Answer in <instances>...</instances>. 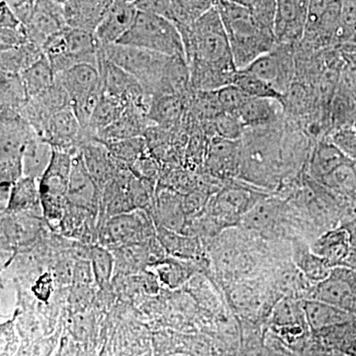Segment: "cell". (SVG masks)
Here are the masks:
<instances>
[{"label":"cell","mask_w":356,"mask_h":356,"mask_svg":"<svg viewBox=\"0 0 356 356\" xmlns=\"http://www.w3.org/2000/svg\"><path fill=\"white\" fill-rule=\"evenodd\" d=\"M177 27L184 40L192 91H215L235 83L238 70L217 7L191 24Z\"/></svg>","instance_id":"obj_1"},{"label":"cell","mask_w":356,"mask_h":356,"mask_svg":"<svg viewBox=\"0 0 356 356\" xmlns=\"http://www.w3.org/2000/svg\"><path fill=\"white\" fill-rule=\"evenodd\" d=\"M309 19V0H277L273 31L277 44L298 46Z\"/></svg>","instance_id":"obj_12"},{"label":"cell","mask_w":356,"mask_h":356,"mask_svg":"<svg viewBox=\"0 0 356 356\" xmlns=\"http://www.w3.org/2000/svg\"><path fill=\"white\" fill-rule=\"evenodd\" d=\"M312 299L324 302L356 317V270L350 266L334 267L318 283Z\"/></svg>","instance_id":"obj_11"},{"label":"cell","mask_w":356,"mask_h":356,"mask_svg":"<svg viewBox=\"0 0 356 356\" xmlns=\"http://www.w3.org/2000/svg\"><path fill=\"white\" fill-rule=\"evenodd\" d=\"M281 123L267 127L245 128L241 139L240 170L252 184H276L282 165Z\"/></svg>","instance_id":"obj_3"},{"label":"cell","mask_w":356,"mask_h":356,"mask_svg":"<svg viewBox=\"0 0 356 356\" xmlns=\"http://www.w3.org/2000/svg\"><path fill=\"white\" fill-rule=\"evenodd\" d=\"M54 147L38 134H33L22 154L23 177L40 180L50 165Z\"/></svg>","instance_id":"obj_29"},{"label":"cell","mask_w":356,"mask_h":356,"mask_svg":"<svg viewBox=\"0 0 356 356\" xmlns=\"http://www.w3.org/2000/svg\"><path fill=\"white\" fill-rule=\"evenodd\" d=\"M91 271L96 282L102 288H107L115 273V257L107 248L103 245H93L89 252Z\"/></svg>","instance_id":"obj_40"},{"label":"cell","mask_w":356,"mask_h":356,"mask_svg":"<svg viewBox=\"0 0 356 356\" xmlns=\"http://www.w3.org/2000/svg\"><path fill=\"white\" fill-rule=\"evenodd\" d=\"M30 98L39 95L56 83V74L46 56L20 74Z\"/></svg>","instance_id":"obj_36"},{"label":"cell","mask_w":356,"mask_h":356,"mask_svg":"<svg viewBox=\"0 0 356 356\" xmlns=\"http://www.w3.org/2000/svg\"><path fill=\"white\" fill-rule=\"evenodd\" d=\"M0 116L20 115L30 97L20 74L0 72Z\"/></svg>","instance_id":"obj_30"},{"label":"cell","mask_w":356,"mask_h":356,"mask_svg":"<svg viewBox=\"0 0 356 356\" xmlns=\"http://www.w3.org/2000/svg\"><path fill=\"white\" fill-rule=\"evenodd\" d=\"M241 161V140H231L216 137L211 140L207 165L217 175L238 172Z\"/></svg>","instance_id":"obj_28"},{"label":"cell","mask_w":356,"mask_h":356,"mask_svg":"<svg viewBox=\"0 0 356 356\" xmlns=\"http://www.w3.org/2000/svg\"><path fill=\"white\" fill-rule=\"evenodd\" d=\"M100 46L95 33L67 27L51 37L42 50L58 74L76 65L89 64L98 67Z\"/></svg>","instance_id":"obj_5"},{"label":"cell","mask_w":356,"mask_h":356,"mask_svg":"<svg viewBox=\"0 0 356 356\" xmlns=\"http://www.w3.org/2000/svg\"><path fill=\"white\" fill-rule=\"evenodd\" d=\"M125 108V105L102 92V97L89 120L88 127L84 129V131L95 139L98 133L118 120Z\"/></svg>","instance_id":"obj_37"},{"label":"cell","mask_w":356,"mask_h":356,"mask_svg":"<svg viewBox=\"0 0 356 356\" xmlns=\"http://www.w3.org/2000/svg\"><path fill=\"white\" fill-rule=\"evenodd\" d=\"M294 46L277 44L275 48L252 63L245 70L264 79L278 92L286 95L295 76Z\"/></svg>","instance_id":"obj_10"},{"label":"cell","mask_w":356,"mask_h":356,"mask_svg":"<svg viewBox=\"0 0 356 356\" xmlns=\"http://www.w3.org/2000/svg\"><path fill=\"white\" fill-rule=\"evenodd\" d=\"M138 10L135 3L126 0H113L108 11L95 33L102 46L118 43L132 28Z\"/></svg>","instance_id":"obj_19"},{"label":"cell","mask_w":356,"mask_h":356,"mask_svg":"<svg viewBox=\"0 0 356 356\" xmlns=\"http://www.w3.org/2000/svg\"><path fill=\"white\" fill-rule=\"evenodd\" d=\"M343 159L337 147L323 142L318 143L312 154L311 170L321 179L330 177L343 165Z\"/></svg>","instance_id":"obj_38"},{"label":"cell","mask_w":356,"mask_h":356,"mask_svg":"<svg viewBox=\"0 0 356 356\" xmlns=\"http://www.w3.org/2000/svg\"><path fill=\"white\" fill-rule=\"evenodd\" d=\"M350 235V255L348 259V266L356 270V219L344 227Z\"/></svg>","instance_id":"obj_49"},{"label":"cell","mask_w":356,"mask_h":356,"mask_svg":"<svg viewBox=\"0 0 356 356\" xmlns=\"http://www.w3.org/2000/svg\"><path fill=\"white\" fill-rule=\"evenodd\" d=\"M313 245L312 252L327 261L332 268L337 266H348L350 241L346 228L327 232Z\"/></svg>","instance_id":"obj_27"},{"label":"cell","mask_w":356,"mask_h":356,"mask_svg":"<svg viewBox=\"0 0 356 356\" xmlns=\"http://www.w3.org/2000/svg\"><path fill=\"white\" fill-rule=\"evenodd\" d=\"M113 0H67L64 4L67 24L95 33Z\"/></svg>","instance_id":"obj_22"},{"label":"cell","mask_w":356,"mask_h":356,"mask_svg":"<svg viewBox=\"0 0 356 356\" xmlns=\"http://www.w3.org/2000/svg\"><path fill=\"white\" fill-rule=\"evenodd\" d=\"M156 238L165 250V254L186 261H194L200 254V243L194 236L177 233L165 227L156 226Z\"/></svg>","instance_id":"obj_32"},{"label":"cell","mask_w":356,"mask_h":356,"mask_svg":"<svg viewBox=\"0 0 356 356\" xmlns=\"http://www.w3.org/2000/svg\"><path fill=\"white\" fill-rule=\"evenodd\" d=\"M103 144L106 146L113 158L127 166L132 165L143 154L149 151L145 137L112 140Z\"/></svg>","instance_id":"obj_39"},{"label":"cell","mask_w":356,"mask_h":356,"mask_svg":"<svg viewBox=\"0 0 356 356\" xmlns=\"http://www.w3.org/2000/svg\"><path fill=\"white\" fill-rule=\"evenodd\" d=\"M165 17L177 25L191 24L216 7L218 0H159Z\"/></svg>","instance_id":"obj_33"},{"label":"cell","mask_w":356,"mask_h":356,"mask_svg":"<svg viewBox=\"0 0 356 356\" xmlns=\"http://www.w3.org/2000/svg\"><path fill=\"white\" fill-rule=\"evenodd\" d=\"M147 268L153 271L154 277L158 278L161 284L168 288L181 286L192 274L191 267L186 261L172 257H165Z\"/></svg>","instance_id":"obj_35"},{"label":"cell","mask_w":356,"mask_h":356,"mask_svg":"<svg viewBox=\"0 0 356 356\" xmlns=\"http://www.w3.org/2000/svg\"><path fill=\"white\" fill-rule=\"evenodd\" d=\"M43 56V50L32 42H28L17 48L1 51L0 72L20 74L38 62Z\"/></svg>","instance_id":"obj_34"},{"label":"cell","mask_w":356,"mask_h":356,"mask_svg":"<svg viewBox=\"0 0 356 356\" xmlns=\"http://www.w3.org/2000/svg\"><path fill=\"white\" fill-rule=\"evenodd\" d=\"M26 25L31 18L37 0H1Z\"/></svg>","instance_id":"obj_46"},{"label":"cell","mask_w":356,"mask_h":356,"mask_svg":"<svg viewBox=\"0 0 356 356\" xmlns=\"http://www.w3.org/2000/svg\"><path fill=\"white\" fill-rule=\"evenodd\" d=\"M156 226L165 227L177 233H184L187 225V214L184 209V198L170 189L156 191L153 212Z\"/></svg>","instance_id":"obj_23"},{"label":"cell","mask_w":356,"mask_h":356,"mask_svg":"<svg viewBox=\"0 0 356 356\" xmlns=\"http://www.w3.org/2000/svg\"><path fill=\"white\" fill-rule=\"evenodd\" d=\"M0 117V184L13 185L23 177V149L35 131L21 115Z\"/></svg>","instance_id":"obj_7"},{"label":"cell","mask_w":356,"mask_h":356,"mask_svg":"<svg viewBox=\"0 0 356 356\" xmlns=\"http://www.w3.org/2000/svg\"><path fill=\"white\" fill-rule=\"evenodd\" d=\"M102 192L89 173L83 154L79 152L72 159L70 170L67 202L79 208H83L97 216L100 211Z\"/></svg>","instance_id":"obj_16"},{"label":"cell","mask_w":356,"mask_h":356,"mask_svg":"<svg viewBox=\"0 0 356 356\" xmlns=\"http://www.w3.org/2000/svg\"><path fill=\"white\" fill-rule=\"evenodd\" d=\"M25 26L29 41L43 48L51 37L69 27L64 6L56 0H37L31 18Z\"/></svg>","instance_id":"obj_15"},{"label":"cell","mask_w":356,"mask_h":356,"mask_svg":"<svg viewBox=\"0 0 356 356\" xmlns=\"http://www.w3.org/2000/svg\"><path fill=\"white\" fill-rule=\"evenodd\" d=\"M234 84L250 97L273 98V99L281 100L284 103V95L278 92L275 88H273L264 79H259L245 70H238Z\"/></svg>","instance_id":"obj_41"},{"label":"cell","mask_w":356,"mask_h":356,"mask_svg":"<svg viewBox=\"0 0 356 356\" xmlns=\"http://www.w3.org/2000/svg\"><path fill=\"white\" fill-rule=\"evenodd\" d=\"M56 81L64 88L72 107L77 106L102 90L99 70L92 65H74L56 74Z\"/></svg>","instance_id":"obj_17"},{"label":"cell","mask_w":356,"mask_h":356,"mask_svg":"<svg viewBox=\"0 0 356 356\" xmlns=\"http://www.w3.org/2000/svg\"><path fill=\"white\" fill-rule=\"evenodd\" d=\"M126 1L132 2V3H135V2L138 1V0H126Z\"/></svg>","instance_id":"obj_53"},{"label":"cell","mask_w":356,"mask_h":356,"mask_svg":"<svg viewBox=\"0 0 356 356\" xmlns=\"http://www.w3.org/2000/svg\"><path fill=\"white\" fill-rule=\"evenodd\" d=\"M257 196L259 194L242 187L225 189L211 203L213 221L219 225H228L243 219L248 211L261 200Z\"/></svg>","instance_id":"obj_18"},{"label":"cell","mask_w":356,"mask_h":356,"mask_svg":"<svg viewBox=\"0 0 356 356\" xmlns=\"http://www.w3.org/2000/svg\"><path fill=\"white\" fill-rule=\"evenodd\" d=\"M284 103L273 98L248 97L238 111L245 128L267 127L281 123Z\"/></svg>","instance_id":"obj_24"},{"label":"cell","mask_w":356,"mask_h":356,"mask_svg":"<svg viewBox=\"0 0 356 356\" xmlns=\"http://www.w3.org/2000/svg\"><path fill=\"white\" fill-rule=\"evenodd\" d=\"M2 213L10 215L26 214L43 216L39 180L22 177L11 187L10 199Z\"/></svg>","instance_id":"obj_25"},{"label":"cell","mask_w":356,"mask_h":356,"mask_svg":"<svg viewBox=\"0 0 356 356\" xmlns=\"http://www.w3.org/2000/svg\"><path fill=\"white\" fill-rule=\"evenodd\" d=\"M67 105H70L69 96L64 88L56 81L51 88L30 98L21 110L20 115L35 133L43 137L53 115Z\"/></svg>","instance_id":"obj_14"},{"label":"cell","mask_w":356,"mask_h":356,"mask_svg":"<svg viewBox=\"0 0 356 356\" xmlns=\"http://www.w3.org/2000/svg\"><path fill=\"white\" fill-rule=\"evenodd\" d=\"M302 269L309 278L318 281V283L327 277L332 267L317 254L311 252L302 259Z\"/></svg>","instance_id":"obj_44"},{"label":"cell","mask_w":356,"mask_h":356,"mask_svg":"<svg viewBox=\"0 0 356 356\" xmlns=\"http://www.w3.org/2000/svg\"><path fill=\"white\" fill-rule=\"evenodd\" d=\"M215 91L222 113L238 115L243 103L250 97L235 84L225 86Z\"/></svg>","instance_id":"obj_43"},{"label":"cell","mask_w":356,"mask_h":356,"mask_svg":"<svg viewBox=\"0 0 356 356\" xmlns=\"http://www.w3.org/2000/svg\"><path fill=\"white\" fill-rule=\"evenodd\" d=\"M76 156V154H74ZM74 154L54 149L48 170L40 178L43 217L46 221L60 224L67 205V189Z\"/></svg>","instance_id":"obj_6"},{"label":"cell","mask_w":356,"mask_h":356,"mask_svg":"<svg viewBox=\"0 0 356 356\" xmlns=\"http://www.w3.org/2000/svg\"><path fill=\"white\" fill-rule=\"evenodd\" d=\"M216 7L228 35L236 69H245L275 48L277 41L274 32L262 26L248 7L226 0H218Z\"/></svg>","instance_id":"obj_2"},{"label":"cell","mask_w":356,"mask_h":356,"mask_svg":"<svg viewBox=\"0 0 356 356\" xmlns=\"http://www.w3.org/2000/svg\"><path fill=\"white\" fill-rule=\"evenodd\" d=\"M304 309H305L307 321L312 329L315 331L355 322L356 318L353 314L317 300L312 299L306 301Z\"/></svg>","instance_id":"obj_31"},{"label":"cell","mask_w":356,"mask_h":356,"mask_svg":"<svg viewBox=\"0 0 356 356\" xmlns=\"http://www.w3.org/2000/svg\"><path fill=\"white\" fill-rule=\"evenodd\" d=\"M117 44L186 60L177 25L158 14L139 10L132 28Z\"/></svg>","instance_id":"obj_4"},{"label":"cell","mask_w":356,"mask_h":356,"mask_svg":"<svg viewBox=\"0 0 356 356\" xmlns=\"http://www.w3.org/2000/svg\"><path fill=\"white\" fill-rule=\"evenodd\" d=\"M29 41L26 26L19 29L13 28H0V51L10 50L17 48Z\"/></svg>","instance_id":"obj_45"},{"label":"cell","mask_w":356,"mask_h":356,"mask_svg":"<svg viewBox=\"0 0 356 356\" xmlns=\"http://www.w3.org/2000/svg\"><path fill=\"white\" fill-rule=\"evenodd\" d=\"M98 70L102 76L103 92L125 106L138 105L149 109L152 97L147 95L139 81L105 57L100 46Z\"/></svg>","instance_id":"obj_9"},{"label":"cell","mask_w":356,"mask_h":356,"mask_svg":"<svg viewBox=\"0 0 356 356\" xmlns=\"http://www.w3.org/2000/svg\"><path fill=\"white\" fill-rule=\"evenodd\" d=\"M56 1L58 2V3L63 4V6H64V4L65 3V2L67 1V0H56Z\"/></svg>","instance_id":"obj_52"},{"label":"cell","mask_w":356,"mask_h":356,"mask_svg":"<svg viewBox=\"0 0 356 356\" xmlns=\"http://www.w3.org/2000/svg\"><path fill=\"white\" fill-rule=\"evenodd\" d=\"M146 107L138 105L126 106L123 114L118 120L96 135L95 140L106 143L112 140L132 139L144 137L147 129L152 127V123L147 118Z\"/></svg>","instance_id":"obj_21"},{"label":"cell","mask_w":356,"mask_h":356,"mask_svg":"<svg viewBox=\"0 0 356 356\" xmlns=\"http://www.w3.org/2000/svg\"><path fill=\"white\" fill-rule=\"evenodd\" d=\"M23 27H25V25L21 22L15 13L3 1L0 2V28L19 29Z\"/></svg>","instance_id":"obj_48"},{"label":"cell","mask_w":356,"mask_h":356,"mask_svg":"<svg viewBox=\"0 0 356 356\" xmlns=\"http://www.w3.org/2000/svg\"><path fill=\"white\" fill-rule=\"evenodd\" d=\"M346 353L350 356H356V339L346 348Z\"/></svg>","instance_id":"obj_51"},{"label":"cell","mask_w":356,"mask_h":356,"mask_svg":"<svg viewBox=\"0 0 356 356\" xmlns=\"http://www.w3.org/2000/svg\"><path fill=\"white\" fill-rule=\"evenodd\" d=\"M337 0H309V19L307 28L311 27Z\"/></svg>","instance_id":"obj_47"},{"label":"cell","mask_w":356,"mask_h":356,"mask_svg":"<svg viewBox=\"0 0 356 356\" xmlns=\"http://www.w3.org/2000/svg\"><path fill=\"white\" fill-rule=\"evenodd\" d=\"M211 124L218 137L227 140H240L245 130L240 116L235 114H220L211 120Z\"/></svg>","instance_id":"obj_42"},{"label":"cell","mask_w":356,"mask_h":356,"mask_svg":"<svg viewBox=\"0 0 356 356\" xmlns=\"http://www.w3.org/2000/svg\"><path fill=\"white\" fill-rule=\"evenodd\" d=\"M84 163L93 177L100 192L111 181L124 163L113 158L103 143L92 139L81 147Z\"/></svg>","instance_id":"obj_20"},{"label":"cell","mask_w":356,"mask_h":356,"mask_svg":"<svg viewBox=\"0 0 356 356\" xmlns=\"http://www.w3.org/2000/svg\"><path fill=\"white\" fill-rule=\"evenodd\" d=\"M153 217L144 210H135L108 218L102 232L103 247L115 248L139 245L156 238Z\"/></svg>","instance_id":"obj_8"},{"label":"cell","mask_w":356,"mask_h":356,"mask_svg":"<svg viewBox=\"0 0 356 356\" xmlns=\"http://www.w3.org/2000/svg\"><path fill=\"white\" fill-rule=\"evenodd\" d=\"M226 1L232 2V3L238 4V6H242L250 8V7L254 6L255 0H226Z\"/></svg>","instance_id":"obj_50"},{"label":"cell","mask_w":356,"mask_h":356,"mask_svg":"<svg viewBox=\"0 0 356 356\" xmlns=\"http://www.w3.org/2000/svg\"><path fill=\"white\" fill-rule=\"evenodd\" d=\"M189 96L165 95L152 97L147 111V118L152 125L165 130L177 126L184 117Z\"/></svg>","instance_id":"obj_26"},{"label":"cell","mask_w":356,"mask_h":356,"mask_svg":"<svg viewBox=\"0 0 356 356\" xmlns=\"http://www.w3.org/2000/svg\"><path fill=\"white\" fill-rule=\"evenodd\" d=\"M54 149L76 154L86 142V134L72 105L60 110L51 117L43 137Z\"/></svg>","instance_id":"obj_13"}]
</instances>
